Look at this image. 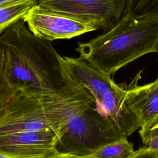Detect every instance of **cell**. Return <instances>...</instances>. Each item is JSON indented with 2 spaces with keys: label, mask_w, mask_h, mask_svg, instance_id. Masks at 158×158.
<instances>
[{
  "label": "cell",
  "mask_w": 158,
  "mask_h": 158,
  "mask_svg": "<svg viewBox=\"0 0 158 158\" xmlns=\"http://www.w3.org/2000/svg\"><path fill=\"white\" fill-rule=\"evenodd\" d=\"M17 93L10 86L7 80L4 55L0 49V109L11 100Z\"/></svg>",
  "instance_id": "obj_13"
},
{
  "label": "cell",
  "mask_w": 158,
  "mask_h": 158,
  "mask_svg": "<svg viewBox=\"0 0 158 158\" xmlns=\"http://www.w3.org/2000/svg\"><path fill=\"white\" fill-rule=\"evenodd\" d=\"M27 1L28 0H0V8L6 7V6H12V5L23 2ZM36 1H38L39 0H36Z\"/></svg>",
  "instance_id": "obj_17"
},
{
  "label": "cell",
  "mask_w": 158,
  "mask_h": 158,
  "mask_svg": "<svg viewBox=\"0 0 158 158\" xmlns=\"http://www.w3.org/2000/svg\"><path fill=\"white\" fill-rule=\"evenodd\" d=\"M157 54H158V51H157ZM157 60H158V57H157Z\"/></svg>",
  "instance_id": "obj_19"
},
{
  "label": "cell",
  "mask_w": 158,
  "mask_h": 158,
  "mask_svg": "<svg viewBox=\"0 0 158 158\" xmlns=\"http://www.w3.org/2000/svg\"><path fill=\"white\" fill-rule=\"evenodd\" d=\"M23 20L35 36L49 41L71 39L97 30L91 23L49 10L38 4L29 9Z\"/></svg>",
  "instance_id": "obj_7"
},
{
  "label": "cell",
  "mask_w": 158,
  "mask_h": 158,
  "mask_svg": "<svg viewBox=\"0 0 158 158\" xmlns=\"http://www.w3.org/2000/svg\"><path fill=\"white\" fill-rule=\"evenodd\" d=\"M44 158H91L88 156H80L69 153H64L58 151L57 153Z\"/></svg>",
  "instance_id": "obj_16"
},
{
  "label": "cell",
  "mask_w": 158,
  "mask_h": 158,
  "mask_svg": "<svg viewBox=\"0 0 158 158\" xmlns=\"http://www.w3.org/2000/svg\"><path fill=\"white\" fill-rule=\"evenodd\" d=\"M58 133L53 129L0 135V154L7 158H44L58 152Z\"/></svg>",
  "instance_id": "obj_8"
},
{
  "label": "cell",
  "mask_w": 158,
  "mask_h": 158,
  "mask_svg": "<svg viewBox=\"0 0 158 158\" xmlns=\"http://www.w3.org/2000/svg\"><path fill=\"white\" fill-rule=\"evenodd\" d=\"M60 64L63 80L87 90L122 137L127 138L139 129L137 120L125 104L127 89L117 84L110 75L79 57L60 56Z\"/></svg>",
  "instance_id": "obj_4"
},
{
  "label": "cell",
  "mask_w": 158,
  "mask_h": 158,
  "mask_svg": "<svg viewBox=\"0 0 158 158\" xmlns=\"http://www.w3.org/2000/svg\"><path fill=\"white\" fill-rule=\"evenodd\" d=\"M79 58L111 75L128 64L158 51V16L123 15L118 23L87 42H78Z\"/></svg>",
  "instance_id": "obj_3"
},
{
  "label": "cell",
  "mask_w": 158,
  "mask_h": 158,
  "mask_svg": "<svg viewBox=\"0 0 158 158\" xmlns=\"http://www.w3.org/2000/svg\"><path fill=\"white\" fill-rule=\"evenodd\" d=\"M124 14L134 17H157L158 0H127Z\"/></svg>",
  "instance_id": "obj_12"
},
{
  "label": "cell",
  "mask_w": 158,
  "mask_h": 158,
  "mask_svg": "<svg viewBox=\"0 0 158 158\" xmlns=\"http://www.w3.org/2000/svg\"><path fill=\"white\" fill-rule=\"evenodd\" d=\"M64 82L59 89L41 98L58 126V151L89 156L99 147L122 138L87 90L69 80Z\"/></svg>",
  "instance_id": "obj_1"
},
{
  "label": "cell",
  "mask_w": 158,
  "mask_h": 158,
  "mask_svg": "<svg viewBox=\"0 0 158 158\" xmlns=\"http://www.w3.org/2000/svg\"><path fill=\"white\" fill-rule=\"evenodd\" d=\"M125 104L143 133L158 125V77L154 81L127 89Z\"/></svg>",
  "instance_id": "obj_9"
},
{
  "label": "cell",
  "mask_w": 158,
  "mask_h": 158,
  "mask_svg": "<svg viewBox=\"0 0 158 158\" xmlns=\"http://www.w3.org/2000/svg\"><path fill=\"white\" fill-rule=\"evenodd\" d=\"M135 150L127 138L122 137L104 144L96 149L90 156L91 158H129Z\"/></svg>",
  "instance_id": "obj_10"
},
{
  "label": "cell",
  "mask_w": 158,
  "mask_h": 158,
  "mask_svg": "<svg viewBox=\"0 0 158 158\" xmlns=\"http://www.w3.org/2000/svg\"><path fill=\"white\" fill-rule=\"evenodd\" d=\"M129 158H158V152L151 151L143 146L135 151Z\"/></svg>",
  "instance_id": "obj_15"
},
{
  "label": "cell",
  "mask_w": 158,
  "mask_h": 158,
  "mask_svg": "<svg viewBox=\"0 0 158 158\" xmlns=\"http://www.w3.org/2000/svg\"><path fill=\"white\" fill-rule=\"evenodd\" d=\"M36 0L27 1L0 8V35L7 29L23 18L35 4L38 3Z\"/></svg>",
  "instance_id": "obj_11"
},
{
  "label": "cell",
  "mask_w": 158,
  "mask_h": 158,
  "mask_svg": "<svg viewBox=\"0 0 158 158\" xmlns=\"http://www.w3.org/2000/svg\"><path fill=\"white\" fill-rule=\"evenodd\" d=\"M44 129H53L59 135L57 124L46 110L41 98L18 92L0 109V135Z\"/></svg>",
  "instance_id": "obj_5"
},
{
  "label": "cell",
  "mask_w": 158,
  "mask_h": 158,
  "mask_svg": "<svg viewBox=\"0 0 158 158\" xmlns=\"http://www.w3.org/2000/svg\"><path fill=\"white\" fill-rule=\"evenodd\" d=\"M139 135L144 146L151 151L158 152V125Z\"/></svg>",
  "instance_id": "obj_14"
},
{
  "label": "cell",
  "mask_w": 158,
  "mask_h": 158,
  "mask_svg": "<svg viewBox=\"0 0 158 158\" xmlns=\"http://www.w3.org/2000/svg\"><path fill=\"white\" fill-rule=\"evenodd\" d=\"M127 0H39L38 4L49 10L93 24L106 31L125 13Z\"/></svg>",
  "instance_id": "obj_6"
},
{
  "label": "cell",
  "mask_w": 158,
  "mask_h": 158,
  "mask_svg": "<svg viewBox=\"0 0 158 158\" xmlns=\"http://www.w3.org/2000/svg\"><path fill=\"white\" fill-rule=\"evenodd\" d=\"M0 158H7V157H4V156H3L2 155H1V154H0Z\"/></svg>",
  "instance_id": "obj_18"
},
{
  "label": "cell",
  "mask_w": 158,
  "mask_h": 158,
  "mask_svg": "<svg viewBox=\"0 0 158 158\" xmlns=\"http://www.w3.org/2000/svg\"><path fill=\"white\" fill-rule=\"evenodd\" d=\"M7 80L16 91L43 98L64 83L60 57L51 41L35 36L20 20L0 35Z\"/></svg>",
  "instance_id": "obj_2"
}]
</instances>
